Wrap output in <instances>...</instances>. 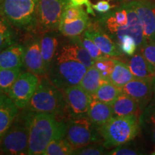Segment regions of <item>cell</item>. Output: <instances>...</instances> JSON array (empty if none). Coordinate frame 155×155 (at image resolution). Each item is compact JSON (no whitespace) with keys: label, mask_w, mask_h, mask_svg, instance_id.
Returning a JSON list of instances; mask_svg holds the SVG:
<instances>
[{"label":"cell","mask_w":155,"mask_h":155,"mask_svg":"<svg viewBox=\"0 0 155 155\" xmlns=\"http://www.w3.org/2000/svg\"><path fill=\"white\" fill-rule=\"evenodd\" d=\"M128 66L137 78L155 79V68L140 51L131 56Z\"/></svg>","instance_id":"d6986e66"},{"label":"cell","mask_w":155,"mask_h":155,"mask_svg":"<svg viewBox=\"0 0 155 155\" xmlns=\"http://www.w3.org/2000/svg\"><path fill=\"white\" fill-rule=\"evenodd\" d=\"M6 95H7V94H5V93H3L2 91H0V103L2 101L3 98H5V96H6Z\"/></svg>","instance_id":"ab89813d"},{"label":"cell","mask_w":155,"mask_h":155,"mask_svg":"<svg viewBox=\"0 0 155 155\" xmlns=\"http://www.w3.org/2000/svg\"><path fill=\"white\" fill-rule=\"evenodd\" d=\"M27 44L25 46L24 65L29 72L41 78L46 76L43 59L40 48V36L30 32Z\"/></svg>","instance_id":"7c38bea8"},{"label":"cell","mask_w":155,"mask_h":155,"mask_svg":"<svg viewBox=\"0 0 155 155\" xmlns=\"http://www.w3.org/2000/svg\"><path fill=\"white\" fill-rule=\"evenodd\" d=\"M31 113L26 108L19 112L0 141L1 154H28Z\"/></svg>","instance_id":"5b68a950"},{"label":"cell","mask_w":155,"mask_h":155,"mask_svg":"<svg viewBox=\"0 0 155 155\" xmlns=\"http://www.w3.org/2000/svg\"><path fill=\"white\" fill-rule=\"evenodd\" d=\"M78 40L81 45L88 51V53L90 54V55L91 56L95 61L106 56L101 51V50L94 43V42L91 39L89 38L84 33H83L81 35L78 37Z\"/></svg>","instance_id":"4dcf8cb0"},{"label":"cell","mask_w":155,"mask_h":155,"mask_svg":"<svg viewBox=\"0 0 155 155\" xmlns=\"http://www.w3.org/2000/svg\"><path fill=\"white\" fill-rule=\"evenodd\" d=\"M70 2L75 6H86V11L88 14L95 16L94 9H93V5L91 3L90 0H69Z\"/></svg>","instance_id":"74e56055"},{"label":"cell","mask_w":155,"mask_h":155,"mask_svg":"<svg viewBox=\"0 0 155 155\" xmlns=\"http://www.w3.org/2000/svg\"><path fill=\"white\" fill-rule=\"evenodd\" d=\"M106 147L104 144L94 143L86 146H83L73 150L72 154L73 155H100L104 154Z\"/></svg>","instance_id":"836d02e7"},{"label":"cell","mask_w":155,"mask_h":155,"mask_svg":"<svg viewBox=\"0 0 155 155\" xmlns=\"http://www.w3.org/2000/svg\"><path fill=\"white\" fill-rule=\"evenodd\" d=\"M19 113L13 101L6 95L0 103V141Z\"/></svg>","instance_id":"7402d4cb"},{"label":"cell","mask_w":155,"mask_h":155,"mask_svg":"<svg viewBox=\"0 0 155 155\" xmlns=\"http://www.w3.org/2000/svg\"><path fill=\"white\" fill-rule=\"evenodd\" d=\"M65 104V121L72 118L87 115L92 96L78 85L63 90Z\"/></svg>","instance_id":"30bf717a"},{"label":"cell","mask_w":155,"mask_h":155,"mask_svg":"<svg viewBox=\"0 0 155 155\" xmlns=\"http://www.w3.org/2000/svg\"><path fill=\"white\" fill-rule=\"evenodd\" d=\"M73 150V147L65 137L63 139L52 141L42 155H69L72 154Z\"/></svg>","instance_id":"83f0119b"},{"label":"cell","mask_w":155,"mask_h":155,"mask_svg":"<svg viewBox=\"0 0 155 155\" xmlns=\"http://www.w3.org/2000/svg\"><path fill=\"white\" fill-rule=\"evenodd\" d=\"M40 82V78L33 73H22L9 89L8 96L19 109H22L28 104L35 92Z\"/></svg>","instance_id":"8fae6325"},{"label":"cell","mask_w":155,"mask_h":155,"mask_svg":"<svg viewBox=\"0 0 155 155\" xmlns=\"http://www.w3.org/2000/svg\"><path fill=\"white\" fill-rule=\"evenodd\" d=\"M106 154L109 155H137L139 154V153L133 149L123 147V145H121V146L116 147L115 149L110 151L109 152L106 153Z\"/></svg>","instance_id":"d590c367"},{"label":"cell","mask_w":155,"mask_h":155,"mask_svg":"<svg viewBox=\"0 0 155 155\" xmlns=\"http://www.w3.org/2000/svg\"><path fill=\"white\" fill-rule=\"evenodd\" d=\"M92 6L93 9L99 14H104V13L108 12L113 8V7L106 0H101V1L98 2L96 5H93Z\"/></svg>","instance_id":"8d00e7d4"},{"label":"cell","mask_w":155,"mask_h":155,"mask_svg":"<svg viewBox=\"0 0 155 155\" xmlns=\"http://www.w3.org/2000/svg\"><path fill=\"white\" fill-rule=\"evenodd\" d=\"M87 69L80 62L56 53L46 76L63 91L68 87L78 85Z\"/></svg>","instance_id":"52a82bcc"},{"label":"cell","mask_w":155,"mask_h":155,"mask_svg":"<svg viewBox=\"0 0 155 155\" xmlns=\"http://www.w3.org/2000/svg\"><path fill=\"white\" fill-rule=\"evenodd\" d=\"M87 116L97 128H99L113 117L114 113L111 105L92 97Z\"/></svg>","instance_id":"ffe728a7"},{"label":"cell","mask_w":155,"mask_h":155,"mask_svg":"<svg viewBox=\"0 0 155 155\" xmlns=\"http://www.w3.org/2000/svg\"><path fill=\"white\" fill-rule=\"evenodd\" d=\"M112 1L119 2H126V1H127V0H112Z\"/></svg>","instance_id":"b9f144b4"},{"label":"cell","mask_w":155,"mask_h":155,"mask_svg":"<svg viewBox=\"0 0 155 155\" xmlns=\"http://www.w3.org/2000/svg\"><path fill=\"white\" fill-rule=\"evenodd\" d=\"M91 38L104 55L111 58H119L124 55L119 45L99 26L96 21H90L88 28L83 32Z\"/></svg>","instance_id":"4fadbf2b"},{"label":"cell","mask_w":155,"mask_h":155,"mask_svg":"<svg viewBox=\"0 0 155 155\" xmlns=\"http://www.w3.org/2000/svg\"><path fill=\"white\" fill-rule=\"evenodd\" d=\"M65 138L74 149L99 143L102 140L98 128L87 115L72 118L66 121Z\"/></svg>","instance_id":"9c48e42d"},{"label":"cell","mask_w":155,"mask_h":155,"mask_svg":"<svg viewBox=\"0 0 155 155\" xmlns=\"http://www.w3.org/2000/svg\"><path fill=\"white\" fill-rule=\"evenodd\" d=\"M150 123L152 124V125H155V108L153 110V111L150 114Z\"/></svg>","instance_id":"f35d334b"},{"label":"cell","mask_w":155,"mask_h":155,"mask_svg":"<svg viewBox=\"0 0 155 155\" xmlns=\"http://www.w3.org/2000/svg\"><path fill=\"white\" fill-rule=\"evenodd\" d=\"M68 39L64 42H61L56 53L80 62L87 68L94 65L95 61L81 45L78 38L75 37Z\"/></svg>","instance_id":"2e32d148"},{"label":"cell","mask_w":155,"mask_h":155,"mask_svg":"<svg viewBox=\"0 0 155 155\" xmlns=\"http://www.w3.org/2000/svg\"><path fill=\"white\" fill-rule=\"evenodd\" d=\"M60 44L61 42L57 31L48 32L40 36V48L46 75L53 63Z\"/></svg>","instance_id":"ac0fdd59"},{"label":"cell","mask_w":155,"mask_h":155,"mask_svg":"<svg viewBox=\"0 0 155 155\" xmlns=\"http://www.w3.org/2000/svg\"><path fill=\"white\" fill-rule=\"evenodd\" d=\"M121 93H123L121 88L116 86L110 81H106L98 88L96 93L92 95V97L100 101L111 105Z\"/></svg>","instance_id":"484cf974"},{"label":"cell","mask_w":155,"mask_h":155,"mask_svg":"<svg viewBox=\"0 0 155 155\" xmlns=\"http://www.w3.org/2000/svg\"><path fill=\"white\" fill-rule=\"evenodd\" d=\"M25 46L22 44L12 45L0 51V68H20L24 66Z\"/></svg>","instance_id":"e0dca14e"},{"label":"cell","mask_w":155,"mask_h":155,"mask_svg":"<svg viewBox=\"0 0 155 155\" xmlns=\"http://www.w3.org/2000/svg\"><path fill=\"white\" fill-rule=\"evenodd\" d=\"M139 51L141 52L144 58L155 68V42H147Z\"/></svg>","instance_id":"e575fe53"},{"label":"cell","mask_w":155,"mask_h":155,"mask_svg":"<svg viewBox=\"0 0 155 155\" xmlns=\"http://www.w3.org/2000/svg\"><path fill=\"white\" fill-rule=\"evenodd\" d=\"M114 116L137 115L141 112V107L137 101L128 95L121 93L111 104Z\"/></svg>","instance_id":"44dd1931"},{"label":"cell","mask_w":155,"mask_h":155,"mask_svg":"<svg viewBox=\"0 0 155 155\" xmlns=\"http://www.w3.org/2000/svg\"><path fill=\"white\" fill-rule=\"evenodd\" d=\"M127 1H128V0H127Z\"/></svg>","instance_id":"f6af8a7d"},{"label":"cell","mask_w":155,"mask_h":155,"mask_svg":"<svg viewBox=\"0 0 155 155\" xmlns=\"http://www.w3.org/2000/svg\"><path fill=\"white\" fill-rule=\"evenodd\" d=\"M94 65L99 70L104 78L108 81V77L111 75L115 65V59L108 56H105L95 61Z\"/></svg>","instance_id":"1f68e13d"},{"label":"cell","mask_w":155,"mask_h":155,"mask_svg":"<svg viewBox=\"0 0 155 155\" xmlns=\"http://www.w3.org/2000/svg\"><path fill=\"white\" fill-rule=\"evenodd\" d=\"M154 81L134 78L122 87V92L137 101L141 108L152 98L154 91Z\"/></svg>","instance_id":"9a60e30c"},{"label":"cell","mask_w":155,"mask_h":155,"mask_svg":"<svg viewBox=\"0 0 155 155\" xmlns=\"http://www.w3.org/2000/svg\"><path fill=\"white\" fill-rule=\"evenodd\" d=\"M22 73L20 68H0V91L7 95L19 75Z\"/></svg>","instance_id":"f1b7e54d"},{"label":"cell","mask_w":155,"mask_h":155,"mask_svg":"<svg viewBox=\"0 0 155 155\" xmlns=\"http://www.w3.org/2000/svg\"><path fill=\"white\" fill-rule=\"evenodd\" d=\"M90 19L88 15L73 22H61L58 31L62 35L68 38H75L82 35L88 28Z\"/></svg>","instance_id":"cb8c5ba5"},{"label":"cell","mask_w":155,"mask_h":155,"mask_svg":"<svg viewBox=\"0 0 155 155\" xmlns=\"http://www.w3.org/2000/svg\"><path fill=\"white\" fill-rule=\"evenodd\" d=\"M120 49L124 55L132 56L137 51V45L135 39L129 35H125L118 42Z\"/></svg>","instance_id":"d6a6232c"},{"label":"cell","mask_w":155,"mask_h":155,"mask_svg":"<svg viewBox=\"0 0 155 155\" xmlns=\"http://www.w3.org/2000/svg\"><path fill=\"white\" fill-rule=\"evenodd\" d=\"M15 29L7 19L0 15V51L16 43L17 37Z\"/></svg>","instance_id":"4316f807"},{"label":"cell","mask_w":155,"mask_h":155,"mask_svg":"<svg viewBox=\"0 0 155 155\" xmlns=\"http://www.w3.org/2000/svg\"><path fill=\"white\" fill-rule=\"evenodd\" d=\"M147 42H155V3L150 0H132Z\"/></svg>","instance_id":"5bb4252c"},{"label":"cell","mask_w":155,"mask_h":155,"mask_svg":"<svg viewBox=\"0 0 155 155\" xmlns=\"http://www.w3.org/2000/svg\"><path fill=\"white\" fill-rule=\"evenodd\" d=\"M69 0H40L36 14L35 24L32 32L41 36L58 30L61 17Z\"/></svg>","instance_id":"ba28073f"},{"label":"cell","mask_w":155,"mask_h":155,"mask_svg":"<svg viewBox=\"0 0 155 155\" xmlns=\"http://www.w3.org/2000/svg\"><path fill=\"white\" fill-rule=\"evenodd\" d=\"M152 154V155H155V150H154V152H152V154Z\"/></svg>","instance_id":"7bdbcfd3"},{"label":"cell","mask_w":155,"mask_h":155,"mask_svg":"<svg viewBox=\"0 0 155 155\" xmlns=\"http://www.w3.org/2000/svg\"><path fill=\"white\" fill-rule=\"evenodd\" d=\"M66 122L53 114L31 113L29 155L42 154L48 145L53 140L65 137Z\"/></svg>","instance_id":"7a4b0ae2"},{"label":"cell","mask_w":155,"mask_h":155,"mask_svg":"<svg viewBox=\"0 0 155 155\" xmlns=\"http://www.w3.org/2000/svg\"><path fill=\"white\" fill-rule=\"evenodd\" d=\"M25 108L34 113L53 114L65 121V104L63 91L50 82L47 76L40 78L38 88Z\"/></svg>","instance_id":"3957f363"},{"label":"cell","mask_w":155,"mask_h":155,"mask_svg":"<svg viewBox=\"0 0 155 155\" xmlns=\"http://www.w3.org/2000/svg\"><path fill=\"white\" fill-rule=\"evenodd\" d=\"M87 15L88 12L83 9L82 6H75L69 2L64 9L61 22H73Z\"/></svg>","instance_id":"f546056e"},{"label":"cell","mask_w":155,"mask_h":155,"mask_svg":"<svg viewBox=\"0 0 155 155\" xmlns=\"http://www.w3.org/2000/svg\"><path fill=\"white\" fill-rule=\"evenodd\" d=\"M134 78L128 66V64L115 59V65L108 77V81L116 86L122 88Z\"/></svg>","instance_id":"d4e9b609"},{"label":"cell","mask_w":155,"mask_h":155,"mask_svg":"<svg viewBox=\"0 0 155 155\" xmlns=\"http://www.w3.org/2000/svg\"><path fill=\"white\" fill-rule=\"evenodd\" d=\"M152 137L153 138H154V140L155 141V125H152Z\"/></svg>","instance_id":"60d3db41"},{"label":"cell","mask_w":155,"mask_h":155,"mask_svg":"<svg viewBox=\"0 0 155 155\" xmlns=\"http://www.w3.org/2000/svg\"><path fill=\"white\" fill-rule=\"evenodd\" d=\"M131 1H132V0H131Z\"/></svg>","instance_id":"ee69618b"},{"label":"cell","mask_w":155,"mask_h":155,"mask_svg":"<svg viewBox=\"0 0 155 155\" xmlns=\"http://www.w3.org/2000/svg\"><path fill=\"white\" fill-rule=\"evenodd\" d=\"M139 129V117L137 115L113 116L98 128L106 148L127 144L137 137Z\"/></svg>","instance_id":"277c9868"},{"label":"cell","mask_w":155,"mask_h":155,"mask_svg":"<svg viewBox=\"0 0 155 155\" xmlns=\"http://www.w3.org/2000/svg\"><path fill=\"white\" fill-rule=\"evenodd\" d=\"M40 0H0V15L17 30L32 32Z\"/></svg>","instance_id":"8992f818"},{"label":"cell","mask_w":155,"mask_h":155,"mask_svg":"<svg viewBox=\"0 0 155 155\" xmlns=\"http://www.w3.org/2000/svg\"><path fill=\"white\" fill-rule=\"evenodd\" d=\"M96 21L117 44L119 39L125 35H129L135 39L137 51L147 42L140 19L131 1L101 14Z\"/></svg>","instance_id":"6da1fadb"},{"label":"cell","mask_w":155,"mask_h":155,"mask_svg":"<svg viewBox=\"0 0 155 155\" xmlns=\"http://www.w3.org/2000/svg\"><path fill=\"white\" fill-rule=\"evenodd\" d=\"M106 81L99 70L95 65H93L87 69L79 83V86L92 96Z\"/></svg>","instance_id":"603a6c76"}]
</instances>
